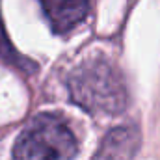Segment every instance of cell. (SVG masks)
Segmentation results:
<instances>
[{
	"mask_svg": "<svg viewBox=\"0 0 160 160\" xmlns=\"http://www.w3.org/2000/svg\"><path fill=\"white\" fill-rule=\"evenodd\" d=\"M0 58L8 60V62H13V65H19V67H26V60L22 56H19L13 48V45L9 43L8 36H6V30H4V24H2V17H0Z\"/></svg>",
	"mask_w": 160,
	"mask_h": 160,
	"instance_id": "cell-5",
	"label": "cell"
},
{
	"mask_svg": "<svg viewBox=\"0 0 160 160\" xmlns=\"http://www.w3.org/2000/svg\"><path fill=\"white\" fill-rule=\"evenodd\" d=\"M140 134L136 128L125 127L118 128L108 134L102 149H101V160H128L138 149Z\"/></svg>",
	"mask_w": 160,
	"mask_h": 160,
	"instance_id": "cell-4",
	"label": "cell"
},
{
	"mask_svg": "<svg viewBox=\"0 0 160 160\" xmlns=\"http://www.w3.org/2000/svg\"><path fill=\"white\" fill-rule=\"evenodd\" d=\"M39 4L56 34L73 30L89 11V0H39Z\"/></svg>",
	"mask_w": 160,
	"mask_h": 160,
	"instance_id": "cell-3",
	"label": "cell"
},
{
	"mask_svg": "<svg viewBox=\"0 0 160 160\" xmlns=\"http://www.w3.org/2000/svg\"><path fill=\"white\" fill-rule=\"evenodd\" d=\"M73 101L91 114H119L128 97L121 75L104 60L80 65L69 78Z\"/></svg>",
	"mask_w": 160,
	"mask_h": 160,
	"instance_id": "cell-1",
	"label": "cell"
},
{
	"mask_svg": "<svg viewBox=\"0 0 160 160\" xmlns=\"http://www.w3.org/2000/svg\"><path fill=\"white\" fill-rule=\"evenodd\" d=\"M78 142L69 125L54 114H41L21 132L13 160H73Z\"/></svg>",
	"mask_w": 160,
	"mask_h": 160,
	"instance_id": "cell-2",
	"label": "cell"
}]
</instances>
